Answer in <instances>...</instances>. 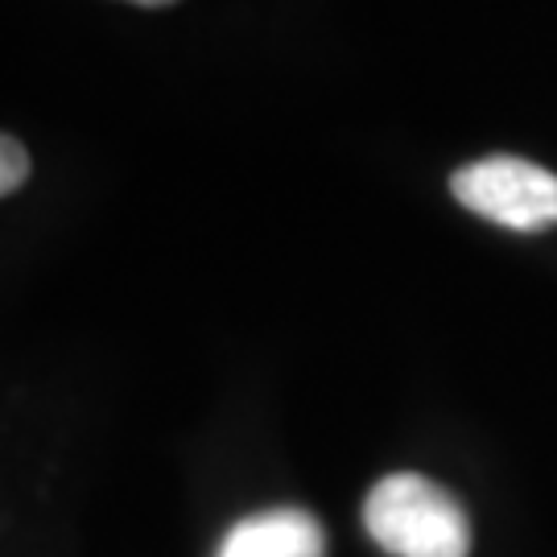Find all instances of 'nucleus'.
<instances>
[{
  "mask_svg": "<svg viewBox=\"0 0 557 557\" xmlns=\"http://www.w3.org/2000/svg\"><path fill=\"white\" fill-rule=\"evenodd\" d=\"M363 529L393 557H467L471 517L446 487L418 471L384 475L363 499Z\"/></svg>",
  "mask_w": 557,
  "mask_h": 557,
  "instance_id": "f257e3e1",
  "label": "nucleus"
},
{
  "mask_svg": "<svg viewBox=\"0 0 557 557\" xmlns=\"http://www.w3.org/2000/svg\"><path fill=\"white\" fill-rule=\"evenodd\" d=\"M450 195L479 220L512 232H545L557 223V174L512 153L479 158L455 170Z\"/></svg>",
  "mask_w": 557,
  "mask_h": 557,
  "instance_id": "f03ea898",
  "label": "nucleus"
},
{
  "mask_svg": "<svg viewBox=\"0 0 557 557\" xmlns=\"http://www.w3.org/2000/svg\"><path fill=\"white\" fill-rule=\"evenodd\" d=\"M215 557H326V533L306 508H264L236 520Z\"/></svg>",
  "mask_w": 557,
  "mask_h": 557,
  "instance_id": "7ed1b4c3",
  "label": "nucleus"
},
{
  "mask_svg": "<svg viewBox=\"0 0 557 557\" xmlns=\"http://www.w3.org/2000/svg\"><path fill=\"white\" fill-rule=\"evenodd\" d=\"M29 182V149L17 137L0 133V199Z\"/></svg>",
  "mask_w": 557,
  "mask_h": 557,
  "instance_id": "20e7f679",
  "label": "nucleus"
}]
</instances>
